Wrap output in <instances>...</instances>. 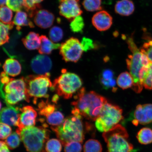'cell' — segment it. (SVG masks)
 <instances>
[{
  "label": "cell",
  "mask_w": 152,
  "mask_h": 152,
  "mask_svg": "<svg viewBox=\"0 0 152 152\" xmlns=\"http://www.w3.org/2000/svg\"><path fill=\"white\" fill-rule=\"evenodd\" d=\"M16 132L28 152H45V144L50 133L45 127H27Z\"/></svg>",
  "instance_id": "cell-4"
},
{
  "label": "cell",
  "mask_w": 152,
  "mask_h": 152,
  "mask_svg": "<svg viewBox=\"0 0 152 152\" xmlns=\"http://www.w3.org/2000/svg\"><path fill=\"white\" fill-rule=\"evenodd\" d=\"M71 104L82 116L88 120L95 121L99 117L102 108L107 101L104 97L94 91L87 92L84 88L80 90Z\"/></svg>",
  "instance_id": "cell-2"
},
{
  "label": "cell",
  "mask_w": 152,
  "mask_h": 152,
  "mask_svg": "<svg viewBox=\"0 0 152 152\" xmlns=\"http://www.w3.org/2000/svg\"><path fill=\"white\" fill-rule=\"evenodd\" d=\"M84 152H102L101 144L98 140L90 139L87 140L83 146Z\"/></svg>",
  "instance_id": "cell-28"
},
{
  "label": "cell",
  "mask_w": 152,
  "mask_h": 152,
  "mask_svg": "<svg viewBox=\"0 0 152 152\" xmlns=\"http://www.w3.org/2000/svg\"><path fill=\"white\" fill-rule=\"evenodd\" d=\"M14 22L9 24H5L1 22L0 29H1V41L0 45H2L8 42L9 37V31L13 28Z\"/></svg>",
  "instance_id": "cell-29"
},
{
  "label": "cell",
  "mask_w": 152,
  "mask_h": 152,
  "mask_svg": "<svg viewBox=\"0 0 152 152\" xmlns=\"http://www.w3.org/2000/svg\"><path fill=\"white\" fill-rule=\"evenodd\" d=\"M20 115L16 132L24 128L33 126L35 125L37 113L31 106H26L20 108Z\"/></svg>",
  "instance_id": "cell-13"
},
{
  "label": "cell",
  "mask_w": 152,
  "mask_h": 152,
  "mask_svg": "<svg viewBox=\"0 0 152 152\" xmlns=\"http://www.w3.org/2000/svg\"><path fill=\"white\" fill-rule=\"evenodd\" d=\"M140 50L145 55L150 62L152 64V40L144 43Z\"/></svg>",
  "instance_id": "cell-38"
},
{
  "label": "cell",
  "mask_w": 152,
  "mask_h": 152,
  "mask_svg": "<svg viewBox=\"0 0 152 152\" xmlns=\"http://www.w3.org/2000/svg\"><path fill=\"white\" fill-rule=\"evenodd\" d=\"M102 0H84L83 4L87 11L94 12L101 10Z\"/></svg>",
  "instance_id": "cell-30"
},
{
  "label": "cell",
  "mask_w": 152,
  "mask_h": 152,
  "mask_svg": "<svg viewBox=\"0 0 152 152\" xmlns=\"http://www.w3.org/2000/svg\"><path fill=\"white\" fill-rule=\"evenodd\" d=\"M100 82L104 88L107 89L110 88H113L116 90L115 86L117 82L115 79L113 78L109 80H106L100 78Z\"/></svg>",
  "instance_id": "cell-42"
},
{
  "label": "cell",
  "mask_w": 152,
  "mask_h": 152,
  "mask_svg": "<svg viewBox=\"0 0 152 152\" xmlns=\"http://www.w3.org/2000/svg\"><path fill=\"white\" fill-rule=\"evenodd\" d=\"M81 142L72 141L68 142L64 145V152H81L82 146Z\"/></svg>",
  "instance_id": "cell-37"
},
{
  "label": "cell",
  "mask_w": 152,
  "mask_h": 152,
  "mask_svg": "<svg viewBox=\"0 0 152 152\" xmlns=\"http://www.w3.org/2000/svg\"><path fill=\"white\" fill-rule=\"evenodd\" d=\"M100 78L106 80H109L114 78V73L111 70L106 69L102 71Z\"/></svg>",
  "instance_id": "cell-43"
},
{
  "label": "cell",
  "mask_w": 152,
  "mask_h": 152,
  "mask_svg": "<svg viewBox=\"0 0 152 152\" xmlns=\"http://www.w3.org/2000/svg\"><path fill=\"white\" fill-rule=\"evenodd\" d=\"M80 0H60V14L68 20H73L81 15L83 11L79 3Z\"/></svg>",
  "instance_id": "cell-11"
},
{
  "label": "cell",
  "mask_w": 152,
  "mask_h": 152,
  "mask_svg": "<svg viewBox=\"0 0 152 152\" xmlns=\"http://www.w3.org/2000/svg\"><path fill=\"white\" fill-rule=\"evenodd\" d=\"M50 77L49 73L43 75L28 76L24 78L28 100L33 98L35 103L38 98H48V89L52 88L53 85Z\"/></svg>",
  "instance_id": "cell-9"
},
{
  "label": "cell",
  "mask_w": 152,
  "mask_h": 152,
  "mask_svg": "<svg viewBox=\"0 0 152 152\" xmlns=\"http://www.w3.org/2000/svg\"><path fill=\"white\" fill-rule=\"evenodd\" d=\"M123 118L122 110L118 106L107 101L104 104L99 117L95 121V125L100 132H105L118 124Z\"/></svg>",
  "instance_id": "cell-7"
},
{
  "label": "cell",
  "mask_w": 152,
  "mask_h": 152,
  "mask_svg": "<svg viewBox=\"0 0 152 152\" xmlns=\"http://www.w3.org/2000/svg\"><path fill=\"white\" fill-rule=\"evenodd\" d=\"M13 22L17 26V29L18 30H20L22 26H28L31 28L34 27L33 22L28 20L27 14L23 11H20L16 12Z\"/></svg>",
  "instance_id": "cell-22"
},
{
  "label": "cell",
  "mask_w": 152,
  "mask_h": 152,
  "mask_svg": "<svg viewBox=\"0 0 152 152\" xmlns=\"http://www.w3.org/2000/svg\"><path fill=\"white\" fill-rule=\"evenodd\" d=\"M21 138L16 132H13L5 140L6 143L10 149H15L20 145Z\"/></svg>",
  "instance_id": "cell-35"
},
{
  "label": "cell",
  "mask_w": 152,
  "mask_h": 152,
  "mask_svg": "<svg viewBox=\"0 0 152 152\" xmlns=\"http://www.w3.org/2000/svg\"><path fill=\"white\" fill-rule=\"evenodd\" d=\"M127 43L132 53L126 59L127 67L134 80L132 88L139 94L143 88V81L149 70L150 62L145 55L138 48L132 37L127 39Z\"/></svg>",
  "instance_id": "cell-1"
},
{
  "label": "cell",
  "mask_w": 152,
  "mask_h": 152,
  "mask_svg": "<svg viewBox=\"0 0 152 152\" xmlns=\"http://www.w3.org/2000/svg\"><path fill=\"white\" fill-rule=\"evenodd\" d=\"M55 17L52 13L45 10L41 9L36 13L34 21L39 27L47 28L52 26Z\"/></svg>",
  "instance_id": "cell-17"
},
{
  "label": "cell",
  "mask_w": 152,
  "mask_h": 152,
  "mask_svg": "<svg viewBox=\"0 0 152 152\" xmlns=\"http://www.w3.org/2000/svg\"><path fill=\"white\" fill-rule=\"evenodd\" d=\"M134 3L131 0H120L115 6V11L117 14L122 16H129L134 11Z\"/></svg>",
  "instance_id": "cell-18"
},
{
  "label": "cell",
  "mask_w": 152,
  "mask_h": 152,
  "mask_svg": "<svg viewBox=\"0 0 152 152\" xmlns=\"http://www.w3.org/2000/svg\"><path fill=\"white\" fill-rule=\"evenodd\" d=\"M0 145V152H10L8 147L5 142L1 141Z\"/></svg>",
  "instance_id": "cell-45"
},
{
  "label": "cell",
  "mask_w": 152,
  "mask_h": 152,
  "mask_svg": "<svg viewBox=\"0 0 152 152\" xmlns=\"http://www.w3.org/2000/svg\"><path fill=\"white\" fill-rule=\"evenodd\" d=\"M20 115V109L11 105L3 108L1 112V122L9 126H18Z\"/></svg>",
  "instance_id": "cell-16"
},
{
  "label": "cell",
  "mask_w": 152,
  "mask_h": 152,
  "mask_svg": "<svg viewBox=\"0 0 152 152\" xmlns=\"http://www.w3.org/2000/svg\"><path fill=\"white\" fill-rule=\"evenodd\" d=\"M7 0H0V4L1 7L4 6L6 4Z\"/></svg>",
  "instance_id": "cell-46"
},
{
  "label": "cell",
  "mask_w": 152,
  "mask_h": 152,
  "mask_svg": "<svg viewBox=\"0 0 152 152\" xmlns=\"http://www.w3.org/2000/svg\"><path fill=\"white\" fill-rule=\"evenodd\" d=\"M43 0H24V8L28 13L30 18L34 16L41 6L39 3Z\"/></svg>",
  "instance_id": "cell-26"
},
{
  "label": "cell",
  "mask_w": 152,
  "mask_h": 152,
  "mask_svg": "<svg viewBox=\"0 0 152 152\" xmlns=\"http://www.w3.org/2000/svg\"><path fill=\"white\" fill-rule=\"evenodd\" d=\"M1 96L7 105H14L23 100L29 102L23 77L17 79L11 78L7 84H1Z\"/></svg>",
  "instance_id": "cell-8"
},
{
  "label": "cell",
  "mask_w": 152,
  "mask_h": 152,
  "mask_svg": "<svg viewBox=\"0 0 152 152\" xmlns=\"http://www.w3.org/2000/svg\"><path fill=\"white\" fill-rule=\"evenodd\" d=\"M1 84L5 85L10 81L11 78H10L4 72H2L1 75Z\"/></svg>",
  "instance_id": "cell-44"
},
{
  "label": "cell",
  "mask_w": 152,
  "mask_h": 152,
  "mask_svg": "<svg viewBox=\"0 0 152 152\" xmlns=\"http://www.w3.org/2000/svg\"><path fill=\"white\" fill-rule=\"evenodd\" d=\"M72 115L64 120L61 125L51 128L56 133L64 146L72 141L82 143L84 140V130L82 122L83 117L77 110L73 109Z\"/></svg>",
  "instance_id": "cell-3"
},
{
  "label": "cell",
  "mask_w": 152,
  "mask_h": 152,
  "mask_svg": "<svg viewBox=\"0 0 152 152\" xmlns=\"http://www.w3.org/2000/svg\"><path fill=\"white\" fill-rule=\"evenodd\" d=\"M62 74L55 79L51 90L56 91L57 95L65 99H69L78 92L83 85L81 79L76 74L62 70Z\"/></svg>",
  "instance_id": "cell-6"
},
{
  "label": "cell",
  "mask_w": 152,
  "mask_h": 152,
  "mask_svg": "<svg viewBox=\"0 0 152 152\" xmlns=\"http://www.w3.org/2000/svg\"><path fill=\"white\" fill-rule=\"evenodd\" d=\"M12 129L9 125L3 123H1L0 126V138L1 140L7 139L11 134Z\"/></svg>",
  "instance_id": "cell-39"
},
{
  "label": "cell",
  "mask_w": 152,
  "mask_h": 152,
  "mask_svg": "<svg viewBox=\"0 0 152 152\" xmlns=\"http://www.w3.org/2000/svg\"><path fill=\"white\" fill-rule=\"evenodd\" d=\"M22 41L25 47L29 50L39 49L40 47V37L35 32H30L22 39Z\"/></svg>",
  "instance_id": "cell-20"
},
{
  "label": "cell",
  "mask_w": 152,
  "mask_h": 152,
  "mask_svg": "<svg viewBox=\"0 0 152 152\" xmlns=\"http://www.w3.org/2000/svg\"><path fill=\"white\" fill-rule=\"evenodd\" d=\"M3 68L7 75L13 77L20 75L22 70L21 66L18 61L11 58L5 61Z\"/></svg>",
  "instance_id": "cell-19"
},
{
  "label": "cell",
  "mask_w": 152,
  "mask_h": 152,
  "mask_svg": "<svg viewBox=\"0 0 152 152\" xmlns=\"http://www.w3.org/2000/svg\"><path fill=\"white\" fill-rule=\"evenodd\" d=\"M137 138L140 144L147 145L152 143V130L151 128H143L139 131Z\"/></svg>",
  "instance_id": "cell-24"
},
{
  "label": "cell",
  "mask_w": 152,
  "mask_h": 152,
  "mask_svg": "<svg viewBox=\"0 0 152 152\" xmlns=\"http://www.w3.org/2000/svg\"><path fill=\"white\" fill-rule=\"evenodd\" d=\"M56 107L54 104H52L48 100L42 101L38 104V111L39 115L47 117L56 111Z\"/></svg>",
  "instance_id": "cell-25"
},
{
  "label": "cell",
  "mask_w": 152,
  "mask_h": 152,
  "mask_svg": "<svg viewBox=\"0 0 152 152\" xmlns=\"http://www.w3.org/2000/svg\"><path fill=\"white\" fill-rule=\"evenodd\" d=\"M71 22L70 24V28L74 33H80L83 31L85 23L81 15L76 17Z\"/></svg>",
  "instance_id": "cell-32"
},
{
  "label": "cell",
  "mask_w": 152,
  "mask_h": 152,
  "mask_svg": "<svg viewBox=\"0 0 152 152\" xmlns=\"http://www.w3.org/2000/svg\"><path fill=\"white\" fill-rule=\"evenodd\" d=\"M92 23L99 31H105L111 28L113 23V19L107 11H100L93 16Z\"/></svg>",
  "instance_id": "cell-15"
},
{
  "label": "cell",
  "mask_w": 152,
  "mask_h": 152,
  "mask_svg": "<svg viewBox=\"0 0 152 152\" xmlns=\"http://www.w3.org/2000/svg\"><path fill=\"white\" fill-rule=\"evenodd\" d=\"M64 120L63 114L57 110L46 117L47 122L51 126H57L61 125Z\"/></svg>",
  "instance_id": "cell-27"
},
{
  "label": "cell",
  "mask_w": 152,
  "mask_h": 152,
  "mask_svg": "<svg viewBox=\"0 0 152 152\" xmlns=\"http://www.w3.org/2000/svg\"><path fill=\"white\" fill-rule=\"evenodd\" d=\"M102 137L107 144V152H131L134 148L126 129L121 124L103 133Z\"/></svg>",
  "instance_id": "cell-5"
},
{
  "label": "cell",
  "mask_w": 152,
  "mask_h": 152,
  "mask_svg": "<svg viewBox=\"0 0 152 152\" xmlns=\"http://www.w3.org/2000/svg\"><path fill=\"white\" fill-rule=\"evenodd\" d=\"M83 51L86 52L94 48V45L92 39L83 37L81 43Z\"/></svg>",
  "instance_id": "cell-41"
},
{
  "label": "cell",
  "mask_w": 152,
  "mask_h": 152,
  "mask_svg": "<svg viewBox=\"0 0 152 152\" xmlns=\"http://www.w3.org/2000/svg\"><path fill=\"white\" fill-rule=\"evenodd\" d=\"M41 43L39 49V52L41 54H50L54 49L60 48L61 45L54 43L49 39L46 36H40Z\"/></svg>",
  "instance_id": "cell-21"
},
{
  "label": "cell",
  "mask_w": 152,
  "mask_h": 152,
  "mask_svg": "<svg viewBox=\"0 0 152 152\" xmlns=\"http://www.w3.org/2000/svg\"><path fill=\"white\" fill-rule=\"evenodd\" d=\"M31 69L35 73L39 75H43L49 73L52 66V60L46 55H38L32 59Z\"/></svg>",
  "instance_id": "cell-14"
},
{
  "label": "cell",
  "mask_w": 152,
  "mask_h": 152,
  "mask_svg": "<svg viewBox=\"0 0 152 152\" xmlns=\"http://www.w3.org/2000/svg\"><path fill=\"white\" fill-rule=\"evenodd\" d=\"M47 152H61L62 150L61 142L56 139H52L47 141L45 146Z\"/></svg>",
  "instance_id": "cell-33"
},
{
  "label": "cell",
  "mask_w": 152,
  "mask_h": 152,
  "mask_svg": "<svg viewBox=\"0 0 152 152\" xmlns=\"http://www.w3.org/2000/svg\"><path fill=\"white\" fill-rule=\"evenodd\" d=\"M49 35L53 42L57 43L61 40L63 37V31L62 28L58 26H54L50 28Z\"/></svg>",
  "instance_id": "cell-34"
},
{
  "label": "cell",
  "mask_w": 152,
  "mask_h": 152,
  "mask_svg": "<svg viewBox=\"0 0 152 152\" xmlns=\"http://www.w3.org/2000/svg\"><path fill=\"white\" fill-rule=\"evenodd\" d=\"M13 13L12 10L5 6L1 7L0 10V19L1 22L5 24L12 23Z\"/></svg>",
  "instance_id": "cell-31"
},
{
  "label": "cell",
  "mask_w": 152,
  "mask_h": 152,
  "mask_svg": "<svg viewBox=\"0 0 152 152\" xmlns=\"http://www.w3.org/2000/svg\"><path fill=\"white\" fill-rule=\"evenodd\" d=\"M117 83L119 87L125 90L132 88L134 85V80L131 74L125 72L119 75L117 79Z\"/></svg>",
  "instance_id": "cell-23"
},
{
  "label": "cell",
  "mask_w": 152,
  "mask_h": 152,
  "mask_svg": "<svg viewBox=\"0 0 152 152\" xmlns=\"http://www.w3.org/2000/svg\"><path fill=\"white\" fill-rule=\"evenodd\" d=\"M143 87L146 89L152 90V64L150 63L149 70L143 83Z\"/></svg>",
  "instance_id": "cell-40"
},
{
  "label": "cell",
  "mask_w": 152,
  "mask_h": 152,
  "mask_svg": "<svg viewBox=\"0 0 152 152\" xmlns=\"http://www.w3.org/2000/svg\"><path fill=\"white\" fill-rule=\"evenodd\" d=\"M60 53L66 62H77L83 52L81 43L77 38L72 37L61 44Z\"/></svg>",
  "instance_id": "cell-10"
},
{
  "label": "cell",
  "mask_w": 152,
  "mask_h": 152,
  "mask_svg": "<svg viewBox=\"0 0 152 152\" xmlns=\"http://www.w3.org/2000/svg\"><path fill=\"white\" fill-rule=\"evenodd\" d=\"M133 124L145 125L152 123V104H138L134 113Z\"/></svg>",
  "instance_id": "cell-12"
},
{
  "label": "cell",
  "mask_w": 152,
  "mask_h": 152,
  "mask_svg": "<svg viewBox=\"0 0 152 152\" xmlns=\"http://www.w3.org/2000/svg\"><path fill=\"white\" fill-rule=\"evenodd\" d=\"M24 0H7V7L13 11L18 12L24 7Z\"/></svg>",
  "instance_id": "cell-36"
}]
</instances>
